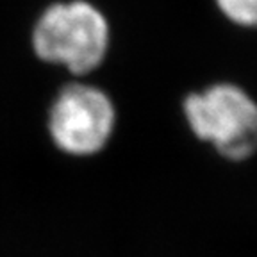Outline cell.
I'll use <instances>...</instances> for the list:
<instances>
[{
  "instance_id": "obj_1",
  "label": "cell",
  "mask_w": 257,
  "mask_h": 257,
  "mask_svg": "<svg viewBox=\"0 0 257 257\" xmlns=\"http://www.w3.org/2000/svg\"><path fill=\"white\" fill-rule=\"evenodd\" d=\"M31 47L43 63L84 77L104 64L111 48V24L89 0H57L38 15Z\"/></svg>"
},
{
  "instance_id": "obj_2",
  "label": "cell",
  "mask_w": 257,
  "mask_h": 257,
  "mask_svg": "<svg viewBox=\"0 0 257 257\" xmlns=\"http://www.w3.org/2000/svg\"><path fill=\"white\" fill-rule=\"evenodd\" d=\"M182 114L193 136L227 161L241 163L255 152L257 105L243 86L221 80L188 93Z\"/></svg>"
},
{
  "instance_id": "obj_3",
  "label": "cell",
  "mask_w": 257,
  "mask_h": 257,
  "mask_svg": "<svg viewBox=\"0 0 257 257\" xmlns=\"http://www.w3.org/2000/svg\"><path fill=\"white\" fill-rule=\"evenodd\" d=\"M116 127V107L102 88L70 82L59 89L48 109V136L63 154L96 156L107 147Z\"/></svg>"
},
{
  "instance_id": "obj_4",
  "label": "cell",
  "mask_w": 257,
  "mask_h": 257,
  "mask_svg": "<svg viewBox=\"0 0 257 257\" xmlns=\"http://www.w3.org/2000/svg\"><path fill=\"white\" fill-rule=\"evenodd\" d=\"M214 4L225 20L236 27H255L257 0H214Z\"/></svg>"
}]
</instances>
